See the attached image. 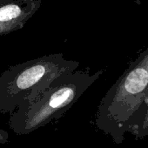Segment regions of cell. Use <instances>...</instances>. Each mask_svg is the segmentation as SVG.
Here are the masks:
<instances>
[{
    "label": "cell",
    "mask_w": 148,
    "mask_h": 148,
    "mask_svg": "<svg viewBox=\"0 0 148 148\" xmlns=\"http://www.w3.org/2000/svg\"><path fill=\"white\" fill-rule=\"evenodd\" d=\"M104 71L92 73L76 70L56 80L36 99L21 105L11 116L10 128L18 135H26L61 118L100 78Z\"/></svg>",
    "instance_id": "1"
},
{
    "label": "cell",
    "mask_w": 148,
    "mask_h": 148,
    "mask_svg": "<svg viewBox=\"0 0 148 148\" xmlns=\"http://www.w3.org/2000/svg\"><path fill=\"white\" fill-rule=\"evenodd\" d=\"M148 93V47L135 58L102 98L95 125L114 143L125 140L131 119Z\"/></svg>",
    "instance_id": "2"
},
{
    "label": "cell",
    "mask_w": 148,
    "mask_h": 148,
    "mask_svg": "<svg viewBox=\"0 0 148 148\" xmlns=\"http://www.w3.org/2000/svg\"><path fill=\"white\" fill-rule=\"evenodd\" d=\"M79 66L63 53H54L10 67L0 75V114H12L21 105L32 102L54 80Z\"/></svg>",
    "instance_id": "3"
},
{
    "label": "cell",
    "mask_w": 148,
    "mask_h": 148,
    "mask_svg": "<svg viewBox=\"0 0 148 148\" xmlns=\"http://www.w3.org/2000/svg\"><path fill=\"white\" fill-rule=\"evenodd\" d=\"M42 5V0H15L0 6V36L18 31Z\"/></svg>",
    "instance_id": "4"
},
{
    "label": "cell",
    "mask_w": 148,
    "mask_h": 148,
    "mask_svg": "<svg viewBox=\"0 0 148 148\" xmlns=\"http://www.w3.org/2000/svg\"><path fill=\"white\" fill-rule=\"evenodd\" d=\"M127 132L138 140L148 137V93L132 115Z\"/></svg>",
    "instance_id": "5"
},
{
    "label": "cell",
    "mask_w": 148,
    "mask_h": 148,
    "mask_svg": "<svg viewBox=\"0 0 148 148\" xmlns=\"http://www.w3.org/2000/svg\"><path fill=\"white\" fill-rule=\"evenodd\" d=\"M9 141L8 132L0 129V144H6Z\"/></svg>",
    "instance_id": "6"
},
{
    "label": "cell",
    "mask_w": 148,
    "mask_h": 148,
    "mask_svg": "<svg viewBox=\"0 0 148 148\" xmlns=\"http://www.w3.org/2000/svg\"><path fill=\"white\" fill-rule=\"evenodd\" d=\"M13 1H15V0H0V6L6 5V4H9V3H12Z\"/></svg>",
    "instance_id": "7"
}]
</instances>
